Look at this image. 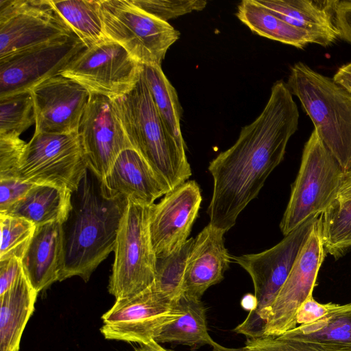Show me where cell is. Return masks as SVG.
<instances>
[{
	"mask_svg": "<svg viewBox=\"0 0 351 351\" xmlns=\"http://www.w3.org/2000/svg\"><path fill=\"white\" fill-rule=\"evenodd\" d=\"M325 252L322 213L315 219L307 240L271 307L262 337H278L296 327L297 311L313 295Z\"/></svg>",
	"mask_w": 351,
	"mask_h": 351,
	"instance_id": "obj_12",
	"label": "cell"
},
{
	"mask_svg": "<svg viewBox=\"0 0 351 351\" xmlns=\"http://www.w3.org/2000/svg\"><path fill=\"white\" fill-rule=\"evenodd\" d=\"M335 21L340 38L351 44V0L337 1Z\"/></svg>",
	"mask_w": 351,
	"mask_h": 351,
	"instance_id": "obj_38",
	"label": "cell"
},
{
	"mask_svg": "<svg viewBox=\"0 0 351 351\" xmlns=\"http://www.w3.org/2000/svg\"><path fill=\"white\" fill-rule=\"evenodd\" d=\"M62 260V224L49 223L37 226L21 259V265L24 274L38 293L59 281Z\"/></svg>",
	"mask_w": 351,
	"mask_h": 351,
	"instance_id": "obj_21",
	"label": "cell"
},
{
	"mask_svg": "<svg viewBox=\"0 0 351 351\" xmlns=\"http://www.w3.org/2000/svg\"><path fill=\"white\" fill-rule=\"evenodd\" d=\"M85 48L73 34L0 58V97L31 90L59 75Z\"/></svg>",
	"mask_w": 351,
	"mask_h": 351,
	"instance_id": "obj_14",
	"label": "cell"
},
{
	"mask_svg": "<svg viewBox=\"0 0 351 351\" xmlns=\"http://www.w3.org/2000/svg\"><path fill=\"white\" fill-rule=\"evenodd\" d=\"M34 185L19 178L0 179V213H5L23 197Z\"/></svg>",
	"mask_w": 351,
	"mask_h": 351,
	"instance_id": "obj_36",
	"label": "cell"
},
{
	"mask_svg": "<svg viewBox=\"0 0 351 351\" xmlns=\"http://www.w3.org/2000/svg\"><path fill=\"white\" fill-rule=\"evenodd\" d=\"M345 172L315 130L306 143L300 170L280 223L286 236L323 213L337 199Z\"/></svg>",
	"mask_w": 351,
	"mask_h": 351,
	"instance_id": "obj_6",
	"label": "cell"
},
{
	"mask_svg": "<svg viewBox=\"0 0 351 351\" xmlns=\"http://www.w3.org/2000/svg\"><path fill=\"white\" fill-rule=\"evenodd\" d=\"M73 34L51 0H0V58Z\"/></svg>",
	"mask_w": 351,
	"mask_h": 351,
	"instance_id": "obj_13",
	"label": "cell"
},
{
	"mask_svg": "<svg viewBox=\"0 0 351 351\" xmlns=\"http://www.w3.org/2000/svg\"><path fill=\"white\" fill-rule=\"evenodd\" d=\"M241 305L246 311H253L257 306V300L254 295L251 293L245 294L241 301Z\"/></svg>",
	"mask_w": 351,
	"mask_h": 351,
	"instance_id": "obj_42",
	"label": "cell"
},
{
	"mask_svg": "<svg viewBox=\"0 0 351 351\" xmlns=\"http://www.w3.org/2000/svg\"><path fill=\"white\" fill-rule=\"evenodd\" d=\"M212 351H251L245 346L241 348H228L219 344L216 341H213L211 345Z\"/></svg>",
	"mask_w": 351,
	"mask_h": 351,
	"instance_id": "obj_44",
	"label": "cell"
},
{
	"mask_svg": "<svg viewBox=\"0 0 351 351\" xmlns=\"http://www.w3.org/2000/svg\"><path fill=\"white\" fill-rule=\"evenodd\" d=\"M245 347L251 351H343L320 343L281 336L247 339Z\"/></svg>",
	"mask_w": 351,
	"mask_h": 351,
	"instance_id": "obj_34",
	"label": "cell"
},
{
	"mask_svg": "<svg viewBox=\"0 0 351 351\" xmlns=\"http://www.w3.org/2000/svg\"><path fill=\"white\" fill-rule=\"evenodd\" d=\"M72 194L65 187L34 184L23 197L0 214L25 219L36 226L49 223L62 224L72 208Z\"/></svg>",
	"mask_w": 351,
	"mask_h": 351,
	"instance_id": "obj_23",
	"label": "cell"
},
{
	"mask_svg": "<svg viewBox=\"0 0 351 351\" xmlns=\"http://www.w3.org/2000/svg\"><path fill=\"white\" fill-rule=\"evenodd\" d=\"M322 234L326 252L339 256L351 246V199H337L322 213Z\"/></svg>",
	"mask_w": 351,
	"mask_h": 351,
	"instance_id": "obj_29",
	"label": "cell"
},
{
	"mask_svg": "<svg viewBox=\"0 0 351 351\" xmlns=\"http://www.w3.org/2000/svg\"><path fill=\"white\" fill-rule=\"evenodd\" d=\"M182 311L152 286L130 298L116 300L101 317L100 331L106 339L147 344Z\"/></svg>",
	"mask_w": 351,
	"mask_h": 351,
	"instance_id": "obj_11",
	"label": "cell"
},
{
	"mask_svg": "<svg viewBox=\"0 0 351 351\" xmlns=\"http://www.w3.org/2000/svg\"><path fill=\"white\" fill-rule=\"evenodd\" d=\"M36 117L35 132L76 133L90 93L73 80L60 74L31 90Z\"/></svg>",
	"mask_w": 351,
	"mask_h": 351,
	"instance_id": "obj_17",
	"label": "cell"
},
{
	"mask_svg": "<svg viewBox=\"0 0 351 351\" xmlns=\"http://www.w3.org/2000/svg\"><path fill=\"white\" fill-rule=\"evenodd\" d=\"M177 304L181 315L166 324L155 341L187 346L193 350L211 346L214 340L208 333L206 308L201 299L182 294Z\"/></svg>",
	"mask_w": 351,
	"mask_h": 351,
	"instance_id": "obj_24",
	"label": "cell"
},
{
	"mask_svg": "<svg viewBox=\"0 0 351 351\" xmlns=\"http://www.w3.org/2000/svg\"><path fill=\"white\" fill-rule=\"evenodd\" d=\"M128 205L125 198L110 195L88 169L72 194V208L62 227V260L59 281L77 276L88 282L114 251Z\"/></svg>",
	"mask_w": 351,
	"mask_h": 351,
	"instance_id": "obj_2",
	"label": "cell"
},
{
	"mask_svg": "<svg viewBox=\"0 0 351 351\" xmlns=\"http://www.w3.org/2000/svg\"><path fill=\"white\" fill-rule=\"evenodd\" d=\"M131 1L147 13L166 22L193 11L202 10L207 3L203 0H131Z\"/></svg>",
	"mask_w": 351,
	"mask_h": 351,
	"instance_id": "obj_33",
	"label": "cell"
},
{
	"mask_svg": "<svg viewBox=\"0 0 351 351\" xmlns=\"http://www.w3.org/2000/svg\"><path fill=\"white\" fill-rule=\"evenodd\" d=\"M236 16L252 32L267 38L299 49L313 43L307 33L287 23L257 0L242 1Z\"/></svg>",
	"mask_w": 351,
	"mask_h": 351,
	"instance_id": "obj_26",
	"label": "cell"
},
{
	"mask_svg": "<svg viewBox=\"0 0 351 351\" xmlns=\"http://www.w3.org/2000/svg\"><path fill=\"white\" fill-rule=\"evenodd\" d=\"M224 233L208 223L194 239L184 271L183 294L201 299L210 287L223 279L232 260Z\"/></svg>",
	"mask_w": 351,
	"mask_h": 351,
	"instance_id": "obj_18",
	"label": "cell"
},
{
	"mask_svg": "<svg viewBox=\"0 0 351 351\" xmlns=\"http://www.w3.org/2000/svg\"><path fill=\"white\" fill-rule=\"evenodd\" d=\"M142 71L166 130L181 147L186 148L180 129L182 108L175 88L161 66L142 64Z\"/></svg>",
	"mask_w": 351,
	"mask_h": 351,
	"instance_id": "obj_28",
	"label": "cell"
},
{
	"mask_svg": "<svg viewBox=\"0 0 351 351\" xmlns=\"http://www.w3.org/2000/svg\"><path fill=\"white\" fill-rule=\"evenodd\" d=\"M132 147L148 162L163 183L172 190L191 176L181 147L168 133L158 114L142 71L134 87L113 99Z\"/></svg>",
	"mask_w": 351,
	"mask_h": 351,
	"instance_id": "obj_3",
	"label": "cell"
},
{
	"mask_svg": "<svg viewBox=\"0 0 351 351\" xmlns=\"http://www.w3.org/2000/svg\"><path fill=\"white\" fill-rule=\"evenodd\" d=\"M150 206L128 201L108 285L109 293L116 300L134 296L154 285L156 257L149 232Z\"/></svg>",
	"mask_w": 351,
	"mask_h": 351,
	"instance_id": "obj_7",
	"label": "cell"
},
{
	"mask_svg": "<svg viewBox=\"0 0 351 351\" xmlns=\"http://www.w3.org/2000/svg\"><path fill=\"white\" fill-rule=\"evenodd\" d=\"M25 146L19 136L0 134V179L17 178Z\"/></svg>",
	"mask_w": 351,
	"mask_h": 351,
	"instance_id": "obj_35",
	"label": "cell"
},
{
	"mask_svg": "<svg viewBox=\"0 0 351 351\" xmlns=\"http://www.w3.org/2000/svg\"><path fill=\"white\" fill-rule=\"evenodd\" d=\"M106 36L124 47L141 64L161 66L180 32L133 4L131 0H100Z\"/></svg>",
	"mask_w": 351,
	"mask_h": 351,
	"instance_id": "obj_8",
	"label": "cell"
},
{
	"mask_svg": "<svg viewBox=\"0 0 351 351\" xmlns=\"http://www.w3.org/2000/svg\"><path fill=\"white\" fill-rule=\"evenodd\" d=\"M257 1L287 23L307 33L314 44L328 47L340 38L335 21L337 1Z\"/></svg>",
	"mask_w": 351,
	"mask_h": 351,
	"instance_id": "obj_20",
	"label": "cell"
},
{
	"mask_svg": "<svg viewBox=\"0 0 351 351\" xmlns=\"http://www.w3.org/2000/svg\"><path fill=\"white\" fill-rule=\"evenodd\" d=\"M193 238L186 242L172 254L156 258L155 280L153 287L176 304L183 294V281L186 264L191 249Z\"/></svg>",
	"mask_w": 351,
	"mask_h": 351,
	"instance_id": "obj_30",
	"label": "cell"
},
{
	"mask_svg": "<svg viewBox=\"0 0 351 351\" xmlns=\"http://www.w3.org/2000/svg\"><path fill=\"white\" fill-rule=\"evenodd\" d=\"M101 184L110 195L147 206L170 191L133 147L120 153Z\"/></svg>",
	"mask_w": 351,
	"mask_h": 351,
	"instance_id": "obj_19",
	"label": "cell"
},
{
	"mask_svg": "<svg viewBox=\"0 0 351 351\" xmlns=\"http://www.w3.org/2000/svg\"><path fill=\"white\" fill-rule=\"evenodd\" d=\"M0 261L13 257L21 261L36 226L23 218L0 214Z\"/></svg>",
	"mask_w": 351,
	"mask_h": 351,
	"instance_id": "obj_32",
	"label": "cell"
},
{
	"mask_svg": "<svg viewBox=\"0 0 351 351\" xmlns=\"http://www.w3.org/2000/svg\"><path fill=\"white\" fill-rule=\"evenodd\" d=\"M51 3L86 48L108 38L101 17L100 0H51Z\"/></svg>",
	"mask_w": 351,
	"mask_h": 351,
	"instance_id": "obj_27",
	"label": "cell"
},
{
	"mask_svg": "<svg viewBox=\"0 0 351 351\" xmlns=\"http://www.w3.org/2000/svg\"><path fill=\"white\" fill-rule=\"evenodd\" d=\"M298 122V106L287 83L276 82L258 117L243 127L233 145L209 164L213 191L207 213L211 226L225 232L234 226L283 160Z\"/></svg>",
	"mask_w": 351,
	"mask_h": 351,
	"instance_id": "obj_1",
	"label": "cell"
},
{
	"mask_svg": "<svg viewBox=\"0 0 351 351\" xmlns=\"http://www.w3.org/2000/svg\"><path fill=\"white\" fill-rule=\"evenodd\" d=\"M21 269V261L17 258L0 261V295L12 286Z\"/></svg>",
	"mask_w": 351,
	"mask_h": 351,
	"instance_id": "obj_39",
	"label": "cell"
},
{
	"mask_svg": "<svg viewBox=\"0 0 351 351\" xmlns=\"http://www.w3.org/2000/svg\"><path fill=\"white\" fill-rule=\"evenodd\" d=\"M332 78L351 93V62L339 67Z\"/></svg>",
	"mask_w": 351,
	"mask_h": 351,
	"instance_id": "obj_40",
	"label": "cell"
},
{
	"mask_svg": "<svg viewBox=\"0 0 351 351\" xmlns=\"http://www.w3.org/2000/svg\"><path fill=\"white\" fill-rule=\"evenodd\" d=\"M77 133L88 169L101 182L120 153L132 147L114 101L101 95L90 94Z\"/></svg>",
	"mask_w": 351,
	"mask_h": 351,
	"instance_id": "obj_15",
	"label": "cell"
},
{
	"mask_svg": "<svg viewBox=\"0 0 351 351\" xmlns=\"http://www.w3.org/2000/svg\"><path fill=\"white\" fill-rule=\"evenodd\" d=\"M38 293L22 269L12 286L0 295V351H19Z\"/></svg>",
	"mask_w": 351,
	"mask_h": 351,
	"instance_id": "obj_22",
	"label": "cell"
},
{
	"mask_svg": "<svg viewBox=\"0 0 351 351\" xmlns=\"http://www.w3.org/2000/svg\"><path fill=\"white\" fill-rule=\"evenodd\" d=\"M287 84L343 171H350L351 93L302 62L291 67Z\"/></svg>",
	"mask_w": 351,
	"mask_h": 351,
	"instance_id": "obj_4",
	"label": "cell"
},
{
	"mask_svg": "<svg viewBox=\"0 0 351 351\" xmlns=\"http://www.w3.org/2000/svg\"><path fill=\"white\" fill-rule=\"evenodd\" d=\"M141 72V64L108 38L82 50L60 74L77 82L90 94L116 99L134 87Z\"/></svg>",
	"mask_w": 351,
	"mask_h": 351,
	"instance_id": "obj_10",
	"label": "cell"
},
{
	"mask_svg": "<svg viewBox=\"0 0 351 351\" xmlns=\"http://www.w3.org/2000/svg\"><path fill=\"white\" fill-rule=\"evenodd\" d=\"M339 199H351V170L345 173Z\"/></svg>",
	"mask_w": 351,
	"mask_h": 351,
	"instance_id": "obj_41",
	"label": "cell"
},
{
	"mask_svg": "<svg viewBox=\"0 0 351 351\" xmlns=\"http://www.w3.org/2000/svg\"><path fill=\"white\" fill-rule=\"evenodd\" d=\"M134 351H171L160 346L156 341H152L147 344L140 345Z\"/></svg>",
	"mask_w": 351,
	"mask_h": 351,
	"instance_id": "obj_43",
	"label": "cell"
},
{
	"mask_svg": "<svg viewBox=\"0 0 351 351\" xmlns=\"http://www.w3.org/2000/svg\"><path fill=\"white\" fill-rule=\"evenodd\" d=\"M88 170L78 133H34L26 143L17 178L34 184L79 189Z\"/></svg>",
	"mask_w": 351,
	"mask_h": 351,
	"instance_id": "obj_9",
	"label": "cell"
},
{
	"mask_svg": "<svg viewBox=\"0 0 351 351\" xmlns=\"http://www.w3.org/2000/svg\"><path fill=\"white\" fill-rule=\"evenodd\" d=\"M280 336L351 351V303L335 304L327 315L316 322L300 325Z\"/></svg>",
	"mask_w": 351,
	"mask_h": 351,
	"instance_id": "obj_25",
	"label": "cell"
},
{
	"mask_svg": "<svg viewBox=\"0 0 351 351\" xmlns=\"http://www.w3.org/2000/svg\"><path fill=\"white\" fill-rule=\"evenodd\" d=\"M318 215L304 222L270 249L256 254L232 256V260L250 274L257 300L256 309L233 329L234 332L247 339L263 336L271 307Z\"/></svg>",
	"mask_w": 351,
	"mask_h": 351,
	"instance_id": "obj_5",
	"label": "cell"
},
{
	"mask_svg": "<svg viewBox=\"0 0 351 351\" xmlns=\"http://www.w3.org/2000/svg\"><path fill=\"white\" fill-rule=\"evenodd\" d=\"M202 200L197 183L187 180L150 206L149 232L156 258L172 254L186 242Z\"/></svg>",
	"mask_w": 351,
	"mask_h": 351,
	"instance_id": "obj_16",
	"label": "cell"
},
{
	"mask_svg": "<svg viewBox=\"0 0 351 351\" xmlns=\"http://www.w3.org/2000/svg\"><path fill=\"white\" fill-rule=\"evenodd\" d=\"M35 122L30 90L0 97V134L19 136Z\"/></svg>",
	"mask_w": 351,
	"mask_h": 351,
	"instance_id": "obj_31",
	"label": "cell"
},
{
	"mask_svg": "<svg viewBox=\"0 0 351 351\" xmlns=\"http://www.w3.org/2000/svg\"><path fill=\"white\" fill-rule=\"evenodd\" d=\"M334 303L320 304L313 295L308 297L298 308L296 313L297 324H311L325 316L332 309Z\"/></svg>",
	"mask_w": 351,
	"mask_h": 351,
	"instance_id": "obj_37",
	"label": "cell"
}]
</instances>
